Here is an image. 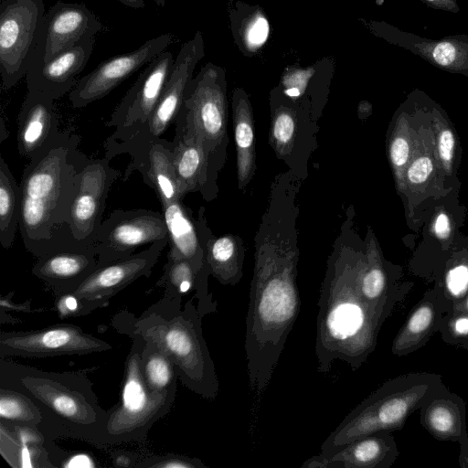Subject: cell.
I'll use <instances>...</instances> for the list:
<instances>
[{
  "label": "cell",
  "mask_w": 468,
  "mask_h": 468,
  "mask_svg": "<svg viewBox=\"0 0 468 468\" xmlns=\"http://www.w3.org/2000/svg\"><path fill=\"white\" fill-rule=\"evenodd\" d=\"M197 225L210 275L223 285H236L242 277L245 258L242 242L234 235L214 238L207 227L203 207L198 212Z\"/></svg>",
  "instance_id": "27"
},
{
  "label": "cell",
  "mask_w": 468,
  "mask_h": 468,
  "mask_svg": "<svg viewBox=\"0 0 468 468\" xmlns=\"http://www.w3.org/2000/svg\"><path fill=\"white\" fill-rule=\"evenodd\" d=\"M365 250L340 242L327 261L318 299L315 356L317 371L326 375L336 360L353 371L375 350L389 314L370 304L358 289Z\"/></svg>",
  "instance_id": "3"
},
{
  "label": "cell",
  "mask_w": 468,
  "mask_h": 468,
  "mask_svg": "<svg viewBox=\"0 0 468 468\" xmlns=\"http://www.w3.org/2000/svg\"><path fill=\"white\" fill-rule=\"evenodd\" d=\"M113 463H114L115 466H120V467L133 466V464L132 463V458L126 454H120V455L116 456L115 458H113Z\"/></svg>",
  "instance_id": "49"
},
{
  "label": "cell",
  "mask_w": 468,
  "mask_h": 468,
  "mask_svg": "<svg viewBox=\"0 0 468 468\" xmlns=\"http://www.w3.org/2000/svg\"><path fill=\"white\" fill-rule=\"evenodd\" d=\"M173 139V168L183 197L201 192L206 199L211 194L210 157L186 110L181 107L176 120Z\"/></svg>",
  "instance_id": "19"
},
{
  "label": "cell",
  "mask_w": 468,
  "mask_h": 468,
  "mask_svg": "<svg viewBox=\"0 0 468 468\" xmlns=\"http://www.w3.org/2000/svg\"><path fill=\"white\" fill-rule=\"evenodd\" d=\"M433 372H410L390 378L355 407L321 444L331 452L378 431H400L408 418L441 386Z\"/></svg>",
  "instance_id": "6"
},
{
  "label": "cell",
  "mask_w": 468,
  "mask_h": 468,
  "mask_svg": "<svg viewBox=\"0 0 468 468\" xmlns=\"http://www.w3.org/2000/svg\"><path fill=\"white\" fill-rule=\"evenodd\" d=\"M161 206L169 237L167 257L186 259L199 271L207 268L197 220L194 219L190 208L183 200Z\"/></svg>",
  "instance_id": "30"
},
{
  "label": "cell",
  "mask_w": 468,
  "mask_h": 468,
  "mask_svg": "<svg viewBox=\"0 0 468 468\" xmlns=\"http://www.w3.org/2000/svg\"><path fill=\"white\" fill-rule=\"evenodd\" d=\"M21 186L17 184L4 157L0 156V242L4 249L12 247L19 228Z\"/></svg>",
  "instance_id": "34"
},
{
  "label": "cell",
  "mask_w": 468,
  "mask_h": 468,
  "mask_svg": "<svg viewBox=\"0 0 468 468\" xmlns=\"http://www.w3.org/2000/svg\"><path fill=\"white\" fill-rule=\"evenodd\" d=\"M173 42L171 34H163L144 42L137 49L109 58L80 78L69 93L73 108H84L102 99L124 80L146 66Z\"/></svg>",
  "instance_id": "16"
},
{
  "label": "cell",
  "mask_w": 468,
  "mask_h": 468,
  "mask_svg": "<svg viewBox=\"0 0 468 468\" xmlns=\"http://www.w3.org/2000/svg\"><path fill=\"white\" fill-rule=\"evenodd\" d=\"M168 238L165 218L157 211L115 209L95 236L98 267L134 254L137 248Z\"/></svg>",
  "instance_id": "10"
},
{
  "label": "cell",
  "mask_w": 468,
  "mask_h": 468,
  "mask_svg": "<svg viewBox=\"0 0 468 468\" xmlns=\"http://www.w3.org/2000/svg\"><path fill=\"white\" fill-rule=\"evenodd\" d=\"M433 234L440 239L446 240L452 233V223L445 212L438 213L432 222Z\"/></svg>",
  "instance_id": "45"
},
{
  "label": "cell",
  "mask_w": 468,
  "mask_h": 468,
  "mask_svg": "<svg viewBox=\"0 0 468 468\" xmlns=\"http://www.w3.org/2000/svg\"><path fill=\"white\" fill-rule=\"evenodd\" d=\"M60 131L54 100L46 94L27 90L17 118V150L30 160Z\"/></svg>",
  "instance_id": "23"
},
{
  "label": "cell",
  "mask_w": 468,
  "mask_h": 468,
  "mask_svg": "<svg viewBox=\"0 0 468 468\" xmlns=\"http://www.w3.org/2000/svg\"><path fill=\"white\" fill-rule=\"evenodd\" d=\"M231 33L239 51L248 58L257 55L270 34L267 15L260 5L238 1L229 13Z\"/></svg>",
  "instance_id": "32"
},
{
  "label": "cell",
  "mask_w": 468,
  "mask_h": 468,
  "mask_svg": "<svg viewBox=\"0 0 468 468\" xmlns=\"http://www.w3.org/2000/svg\"><path fill=\"white\" fill-rule=\"evenodd\" d=\"M57 308L61 316L82 315L81 306L78 299L72 293L58 295Z\"/></svg>",
  "instance_id": "44"
},
{
  "label": "cell",
  "mask_w": 468,
  "mask_h": 468,
  "mask_svg": "<svg viewBox=\"0 0 468 468\" xmlns=\"http://www.w3.org/2000/svg\"><path fill=\"white\" fill-rule=\"evenodd\" d=\"M112 349L110 343L73 324L20 332L0 333V358H44L63 355H87Z\"/></svg>",
  "instance_id": "13"
},
{
  "label": "cell",
  "mask_w": 468,
  "mask_h": 468,
  "mask_svg": "<svg viewBox=\"0 0 468 468\" xmlns=\"http://www.w3.org/2000/svg\"><path fill=\"white\" fill-rule=\"evenodd\" d=\"M435 159L432 148L421 142L415 144L413 154L405 174V186H420L434 171Z\"/></svg>",
  "instance_id": "39"
},
{
  "label": "cell",
  "mask_w": 468,
  "mask_h": 468,
  "mask_svg": "<svg viewBox=\"0 0 468 468\" xmlns=\"http://www.w3.org/2000/svg\"><path fill=\"white\" fill-rule=\"evenodd\" d=\"M204 56L203 36L200 31H197L180 48L155 108L146 123L132 137H162L174 123L183 105L186 86L193 78L197 64Z\"/></svg>",
  "instance_id": "17"
},
{
  "label": "cell",
  "mask_w": 468,
  "mask_h": 468,
  "mask_svg": "<svg viewBox=\"0 0 468 468\" xmlns=\"http://www.w3.org/2000/svg\"><path fill=\"white\" fill-rule=\"evenodd\" d=\"M174 62L173 54L165 50L145 66L106 122V127H114L115 130L105 144L127 140L146 123L158 102Z\"/></svg>",
  "instance_id": "11"
},
{
  "label": "cell",
  "mask_w": 468,
  "mask_h": 468,
  "mask_svg": "<svg viewBox=\"0 0 468 468\" xmlns=\"http://www.w3.org/2000/svg\"><path fill=\"white\" fill-rule=\"evenodd\" d=\"M438 332L445 344L468 351V313L452 312L444 314Z\"/></svg>",
  "instance_id": "40"
},
{
  "label": "cell",
  "mask_w": 468,
  "mask_h": 468,
  "mask_svg": "<svg viewBox=\"0 0 468 468\" xmlns=\"http://www.w3.org/2000/svg\"><path fill=\"white\" fill-rule=\"evenodd\" d=\"M414 146L415 142L410 134L406 115L401 114L389 138L388 152L396 183L402 190L405 188V174L411 160Z\"/></svg>",
  "instance_id": "37"
},
{
  "label": "cell",
  "mask_w": 468,
  "mask_h": 468,
  "mask_svg": "<svg viewBox=\"0 0 468 468\" xmlns=\"http://www.w3.org/2000/svg\"><path fill=\"white\" fill-rule=\"evenodd\" d=\"M202 318L192 300L162 297L139 317L121 312L112 324L129 336L140 335L155 344L175 366L185 387L206 399H214L219 383L203 336Z\"/></svg>",
  "instance_id": "5"
},
{
  "label": "cell",
  "mask_w": 468,
  "mask_h": 468,
  "mask_svg": "<svg viewBox=\"0 0 468 468\" xmlns=\"http://www.w3.org/2000/svg\"><path fill=\"white\" fill-rule=\"evenodd\" d=\"M118 1H120L124 5L134 8V9H139V8L144 7V0H118Z\"/></svg>",
  "instance_id": "50"
},
{
  "label": "cell",
  "mask_w": 468,
  "mask_h": 468,
  "mask_svg": "<svg viewBox=\"0 0 468 468\" xmlns=\"http://www.w3.org/2000/svg\"><path fill=\"white\" fill-rule=\"evenodd\" d=\"M297 179L292 171L276 176L255 238L244 348L250 387L259 399L270 384L300 312Z\"/></svg>",
  "instance_id": "1"
},
{
  "label": "cell",
  "mask_w": 468,
  "mask_h": 468,
  "mask_svg": "<svg viewBox=\"0 0 468 468\" xmlns=\"http://www.w3.org/2000/svg\"><path fill=\"white\" fill-rule=\"evenodd\" d=\"M107 157L88 159L80 174L79 188L73 198L69 225L76 242L83 249L94 245L102 222L106 199L113 183L122 176Z\"/></svg>",
  "instance_id": "15"
},
{
  "label": "cell",
  "mask_w": 468,
  "mask_h": 468,
  "mask_svg": "<svg viewBox=\"0 0 468 468\" xmlns=\"http://www.w3.org/2000/svg\"><path fill=\"white\" fill-rule=\"evenodd\" d=\"M97 16L85 5L58 1L45 15L34 58L49 59L102 29Z\"/></svg>",
  "instance_id": "18"
},
{
  "label": "cell",
  "mask_w": 468,
  "mask_h": 468,
  "mask_svg": "<svg viewBox=\"0 0 468 468\" xmlns=\"http://www.w3.org/2000/svg\"><path fill=\"white\" fill-rule=\"evenodd\" d=\"M141 370L145 382L153 390L163 391L176 388L178 376L174 364L154 343L145 341L141 356Z\"/></svg>",
  "instance_id": "35"
},
{
  "label": "cell",
  "mask_w": 468,
  "mask_h": 468,
  "mask_svg": "<svg viewBox=\"0 0 468 468\" xmlns=\"http://www.w3.org/2000/svg\"><path fill=\"white\" fill-rule=\"evenodd\" d=\"M321 65L322 59L313 66L303 68L291 66L286 68L281 77L280 89L292 99H303L319 73Z\"/></svg>",
  "instance_id": "38"
},
{
  "label": "cell",
  "mask_w": 468,
  "mask_h": 468,
  "mask_svg": "<svg viewBox=\"0 0 468 468\" xmlns=\"http://www.w3.org/2000/svg\"><path fill=\"white\" fill-rule=\"evenodd\" d=\"M182 106L204 143L212 169L227 131L225 69L211 62L205 64L187 84Z\"/></svg>",
  "instance_id": "9"
},
{
  "label": "cell",
  "mask_w": 468,
  "mask_h": 468,
  "mask_svg": "<svg viewBox=\"0 0 468 468\" xmlns=\"http://www.w3.org/2000/svg\"><path fill=\"white\" fill-rule=\"evenodd\" d=\"M429 7L436 10L458 14L461 8L456 0H420Z\"/></svg>",
  "instance_id": "46"
},
{
  "label": "cell",
  "mask_w": 468,
  "mask_h": 468,
  "mask_svg": "<svg viewBox=\"0 0 468 468\" xmlns=\"http://www.w3.org/2000/svg\"><path fill=\"white\" fill-rule=\"evenodd\" d=\"M207 268L199 271L186 259L167 257L164 271L156 282V286L164 289L163 297L170 300L182 301L183 296L192 290L197 299V310L202 316L217 311V302L208 292Z\"/></svg>",
  "instance_id": "29"
},
{
  "label": "cell",
  "mask_w": 468,
  "mask_h": 468,
  "mask_svg": "<svg viewBox=\"0 0 468 468\" xmlns=\"http://www.w3.org/2000/svg\"><path fill=\"white\" fill-rule=\"evenodd\" d=\"M105 157L128 154L131 161L122 180L127 181L134 171H139L144 182L156 194L161 205L183 200L173 168V142L160 138L133 136L127 140L103 144Z\"/></svg>",
  "instance_id": "12"
},
{
  "label": "cell",
  "mask_w": 468,
  "mask_h": 468,
  "mask_svg": "<svg viewBox=\"0 0 468 468\" xmlns=\"http://www.w3.org/2000/svg\"><path fill=\"white\" fill-rule=\"evenodd\" d=\"M98 268L94 247L48 253L37 258L31 272L56 295L72 293Z\"/></svg>",
  "instance_id": "24"
},
{
  "label": "cell",
  "mask_w": 468,
  "mask_h": 468,
  "mask_svg": "<svg viewBox=\"0 0 468 468\" xmlns=\"http://www.w3.org/2000/svg\"><path fill=\"white\" fill-rule=\"evenodd\" d=\"M62 467H95L96 464L90 455L78 453L70 455L67 462L60 464Z\"/></svg>",
  "instance_id": "47"
},
{
  "label": "cell",
  "mask_w": 468,
  "mask_h": 468,
  "mask_svg": "<svg viewBox=\"0 0 468 468\" xmlns=\"http://www.w3.org/2000/svg\"><path fill=\"white\" fill-rule=\"evenodd\" d=\"M358 289L370 304L389 314L395 306L403 301L410 290L409 286L396 282V279L384 263L374 237L368 239L365 249L358 274Z\"/></svg>",
  "instance_id": "26"
},
{
  "label": "cell",
  "mask_w": 468,
  "mask_h": 468,
  "mask_svg": "<svg viewBox=\"0 0 468 468\" xmlns=\"http://www.w3.org/2000/svg\"><path fill=\"white\" fill-rule=\"evenodd\" d=\"M43 0H2L0 4V73L10 90L29 69L45 18Z\"/></svg>",
  "instance_id": "8"
},
{
  "label": "cell",
  "mask_w": 468,
  "mask_h": 468,
  "mask_svg": "<svg viewBox=\"0 0 468 468\" xmlns=\"http://www.w3.org/2000/svg\"><path fill=\"white\" fill-rule=\"evenodd\" d=\"M94 37H86L49 59L34 58L26 75L27 90H38L54 101L70 92L93 50Z\"/></svg>",
  "instance_id": "21"
},
{
  "label": "cell",
  "mask_w": 468,
  "mask_h": 468,
  "mask_svg": "<svg viewBox=\"0 0 468 468\" xmlns=\"http://www.w3.org/2000/svg\"><path fill=\"white\" fill-rule=\"evenodd\" d=\"M436 150L440 163L445 172L452 171L455 149V137L452 128L435 110Z\"/></svg>",
  "instance_id": "41"
},
{
  "label": "cell",
  "mask_w": 468,
  "mask_h": 468,
  "mask_svg": "<svg viewBox=\"0 0 468 468\" xmlns=\"http://www.w3.org/2000/svg\"><path fill=\"white\" fill-rule=\"evenodd\" d=\"M143 467L149 468H207L203 462L197 458L179 455H167L154 461H148Z\"/></svg>",
  "instance_id": "43"
},
{
  "label": "cell",
  "mask_w": 468,
  "mask_h": 468,
  "mask_svg": "<svg viewBox=\"0 0 468 468\" xmlns=\"http://www.w3.org/2000/svg\"><path fill=\"white\" fill-rule=\"evenodd\" d=\"M169 237L151 243L144 250L98 267L72 292L82 315L106 305L112 297L141 277H149Z\"/></svg>",
  "instance_id": "14"
},
{
  "label": "cell",
  "mask_w": 468,
  "mask_h": 468,
  "mask_svg": "<svg viewBox=\"0 0 468 468\" xmlns=\"http://www.w3.org/2000/svg\"><path fill=\"white\" fill-rule=\"evenodd\" d=\"M366 26L375 36L420 56L432 66L468 77L467 35L431 39L401 30L384 21H369L366 22Z\"/></svg>",
  "instance_id": "20"
},
{
  "label": "cell",
  "mask_w": 468,
  "mask_h": 468,
  "mask_svg": "<svg viewBox=\"0 0 468 468\" xmlns=\"http://www.w3.org/2000/svg\"><path fill=\"white\" fill-rule=\"evenodd\" d=\"M80 142L78 134L62 131L24 168L19 230L25 248L37 258L83 250L69 225L80 174L89 159L79 148Z\"/></svg>",
  "instance_id": "2"
},
{
  "label": "cell",
  "mask_w": 468,
  "mask_h": 468,
  "mask_svg": "<svg viewBox=\"0 0 468 468\" xmlns=\"http://www.w3.org/2000/svg\"><path fill=\"white\" fill-rule=\"evenodd\" d=\"M399 454L391 431H378L359 437L335 451L320 452L302 468H389Z\"/></svg>",
  "instance_id": "22"
},
{
  "label": "cell",
  "mask_w": 468,
  "mask_h": 468,
  "mask_svg": "<svg viewBox=\"0 0 468 468\" xmlns=\"http://www.w3.org/2000/svg\"><path fill=\"white\" fill-rule=\"evenodd\" d=\"M419 410L421 426L434 439L459 444L468 440L465 402L443 382Z\"/></svg>",
  "instance_id": "25"
},
{
  "label": "cell",
  "mask_w": 468,
  "mask_h": 468,
  "mask_svg": "<svg viewBox=\"0 0 468 468\" xmlns=\"http://www.w3.org/2000/svg\"><path fill=\"white\" fill-rule=\"evenodd\" d=\"M159 6H165L167 0H154Z\"/></svg>",
  "instance_id": "53"
},
{
  "label": "cell",
  "mask_w": 468,
  "mask_h": 468,
  "mask_svg": "<svg viewBox=\"0 0 468 468\" xmlns=\"http://www.w3.org/2000/svg\"><path fill=\"white\" fill-rule=\"evenodd\" d=\"M232 117L237 152L238 186L243 189L256 170L254 120L247 92L236 88L232 93Z\"/></svg>",
  "instance_id": "31"
},
{
  "label": "cell",
  "mask_w": 468,
  "mask_h": 468,
  "mask_svg": "<svg viewBox=\"0 0 468 468\" xmlns=\"http://www.w3.org/2000/svg\"><path fill=\"white\" fill-rule=\"evenodd\" d=\"M0 387L20 391L38 407L37 429L47 440L71 438L104 446L109 410H103L82 372H48L1 358Z\"/></svg>",
  "instance_id": "4"
},
{
  "label": "cell",
  "mask_w": 468,
  "mask_h": 468,
  "mask_svg": "<svg viewBox=\"0 0 468 468\" xmlns=\"http://www.w3.org/2000/svg\"><path fill=\"white\" fill-rule=\"evenodd\" d=\"M452 312H464L468 313V294L459 303H457L454 308L452 309Z\"/></svg>",
  "instance_id": "51"
},
{
  "label": "cell",
  "mask_w": 468,
  "mask_h": 468,
  "mask_svg": "<svg viewBox=\"0 0 468 468\" xmlns=\"http://www.w3.org/2000/svg\"><path fill=\"white\" fill-rule=\"evenodd\" d=\"M1 424V454L6 462L13 467H20L19 452L20 441L16 432L10 427Z\"/></svg>",
  "instance_id": "42"
},
{
  "label": "cell",
  "mask_w": 468,
  "mask_h": 468,
  "mask_svg": "<svg viewBox=\"0 0 468 468\" xmlns=\"http://www.w3.org/2000/svg\"><path fill=\"white\" fill-rule=\"evenodd\" d=\"M133 345L125 362L121 401L109 410L104 428V446L144 441L151 427L166 415L176 399V388L153 390L141 370L145 344L140 335L131 336Z\"/></svg>",
  "instance_id": "7"
},
{
  "label": "cell",
  "mask_w": 468,
  "mask_h": 468,
  "mask_svg": "<svg viewBox=\"0 0 468 468\" xmlns=\"http://www.w3.org/2000/svg\"><path fill=\"white\" fill-rule=\"evenodd\" d=\"M459 465L463 468H468V440L460 443Z\"/></svg>",
  "instance_id": "48"
},
{
  "label": "cell",
  "mask_w": 468,
  "mask_h": 468,
  "mask_svg": "<svg viewBox=\"0 0 468 468\" xmlns=\"http://www.w3.org/2000/svg\"><path fill=\"white\" fill-rule=\"evenodd\" d=\"M445 311L433 289L427 291L411 309L397 333L391 353L404 356L424 346L439 330Z\"/></svg>",
  "instance_id": "28"
},
{
  "label": "cell",
  "mask_w": 468,
  "mask_h": 468,
  "mask_svg": "<svg viewBox=\"0 0 468 468\" xmlns=\"http://www.w3.org/2000/svg\"><path fill=\"white\" fill-rule=\"evenodd\" d=\"M0 421L10 426L37 428L42 421V414L26 394L0 387Z\"/></svg>",
  "instance_id": "36"
},
{
  "label": "cell",
  "mask_w": 468,
  "mask_h": 468,
  "mask_svg": "<svg viewBox=\"0 0 468 468\" xmlns=\"http://www.w3.org/2000/svg\"><path fill=\"white\" fill-rule=\"evenodd\" d=\"M371 110V105L367 101H361L358 107L359 113H367L369 114Z\"/></svg>",
  "instance_id": "52"
},
{
  "label": "cell",
  "mask_w": 468,
  "mask_h": 468,
  "mask_svg": "<svg viewBox=\"0 0 468 468\" xmlns=\"http://www.w3.org/2000/svg\"><path fill=\"white\" fill-rule=\"evenodd\" d=\"M271 122L270 144L279 158L291 155L296 143L299 131L297 108L299 99L285 95L280 87L271 91Z\"/></svg>",
  "instance_id": "33"
}]
</instances>
